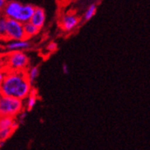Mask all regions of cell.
Listing matches in <instances>:
<instances>
[{"instance_id":"obj_18","label":"cell","mask_w":150,"mask_h":150,"mask_svg":"<svg viewBox=\"0 0 150 150\" xmlns=\"http://www.w3.org/2000/svg\"><path fill=\"white\" fill-rule=\"evenodd\" d=\"M6 4V0H0V16L1 14H2L3 12V9H4V7Z\"/></svg>"},{"instance_id":"obj_2","label":"cell","mask_w":150,"mask_h":150,"mask_svg":"<svg viewBox=\"0 0 150 150\" xmlns=\"http://www.w3.org/2000/svg\"><path fill=\"white\" fill-rule=\"evenodd\" d=\"M35 8L32 5H24L17 1H9L6 2L2 13L7 19L16 20L25 24L30 21Z\"/></svg>"},{"instance_id":"obj_17","label":"cell","mask_w":150,"mask_h":150,"mask_svg":"<svg viewBox=\"0 0 150 150\" xmlns=\"http://www.w3.org/2000/svg\"><path fill=\"white\" fill-rule=\"evenodd\" d=\"M18 115L19 116V121L20 122H22V121L26 118V117H27V112L22 111V112H20Z\"/></svg>"},{"instance_id":"obj_15","label":"cell","mask_w":150,"mask_h":150,"mask_svg":"<svg viewBox=\"0 0 150 150\" xmlns=\"http://www.w3.org/2000/svg\"><path fill=\"white\" fill-rule=\"evenodd\" d=\"M13 132L14 130L12 128L0 129V141H6L13 133Z\"/></svg>"},{"instance_id":"obj_14","label":"cell","mask_w":150,"mask_h":150,"mask_svg":"<svg viewBox=\"0 0 150 150\" xmlns=\"http://www.w3.org/2000/svg\"><path fill=\"white\" fill-rule=\"evenodd\" d=\"M6 22L7 18L4 16H0V38H6Z\"/></svg>"},{"instance_id":"obj_13","label":"cell","mask_w":150,"mask_h":150,"mask_svg":"<svg viewBox=\"0 0 150 150\" xmlns=\"http://www.w3.org/2000/svg\"><path fill=\"white\" fill-rule=\"evenodd\" d=\"M96 11H97V6L95 4H91V6L87 8V9L86 10V12L84 13V16H83V18H84L85 21H89L90 19L92 18L93 16L96 13Z\"/></svg>"},{"instance_id":"obj_20","label":"cell","mask_w":150,"mask_h":150,"mask_svg":"<svg viewBox=\"0 0 150 150\" xmlns=\"http://www.w3.org/2000/svg\"><path fill=\"white\" fill-rule=\"evenodd\" d=\"M62 71H63V73L64 74H69V67L66 64H64L62 65Z\"/></svg>"},{"instance_id":"obj_4","label":"cell","mask_w":150,"mask_h":150,"mask_svg":"<svg viewBox=\"0 0 150 150\" xmlns=\"http://www.w3.org/2000/svg\"><path fill=\"white\" fill-rule=\"evenodd\" d=\"M8 64L12 71H25L29 64V58L22 51L12 52L8 55Z\"/></svg>"},{"instance_id":"obj_9","label":"cell","mask_w":150,"mask_h":150,"mask_svg":"<svg viewBox=\"0 0 150 150\" xmlns=\"http://www.w3.org/2000/svg\"><path fill=\"white\" fill-rule=\"evenodd\" d=\"M23 27L26 39H29L31 38L35 37L40 32V28H37L30 22L23 24Z\"/></svg>"},{"instance_id":"obj_21","label":"cell","mask_w":150,"mask_h":150,"mask_svg":"<svg viewBox=\"0 0 150 150\" xmlns=\"http://www.w3.org/2000/svg\"><path fill=\"white\" fill-rule=\"evenodd\" d=\"M1 60H2V57H0V62H1Z\"/></svg>"},{"instance_id":"obj_12","label":"cell","mask_w":150,"mask_h":150,"mask_svg":"<svg viewBox=\"0 0 150 150\" xmlns=\"http://www.w3.org/2000/svg\"><path fill=\"white\" fill-rule=\"evenodd\" d=\"M15 120L13 117H2L0 118V129L12 128Z\"/></svg>"},{"instance_id":"obj_16","label":"cell","mask_w":150,"mask_h":150,"mask_svg":"<svg viewBox=\"0 0 150 150\" xmlns=\"http://www.w3.org/2000/svg\"><path fill=\"white\" fill-rule=\"evenodd\" d=\"M57 48V44L55 42H51L47 45V49L49 52H54Z\"/></svg>"},{"instance_id":"obj_7","label":"cell","mask_w":150,"mask_h":150,"mask_svg":"<svg viewBox=\"0 0 150 150\" xmlns=\"http://www.w3.org/2000/svg\"><path fill=\"white\" fill-rule=\"evenodd\" d=\"M45 19L46 16L45 10L43 8L38 7V8H35V11H34L33 15H32L29 22L33 24L35 26H36L37 28L41 29L45 25Z\"/></svg>"},{"instance_id":"obj_10","label":"cell","mask_w":150,"mask_h":150,"mask_svg":"<svg viewBox=\"0 0 150 150\" xmlns=\"http://www.w3.org/2000/svg\"><path fill=\"white\" fill-rule=\"evenodd\" d=\"M25 72L28 82L30 83V84L32 85L34 82L35 81V80L38 78V75H39V69H38V67L37 66H33V67H30L29 69L28 70V71H25Z\"/></svg>"},{"instance_id":"obj_1","label":"cell","mask_w":150,"mask_h":150,"mask_svg":"<svg viewBox=\"0 0 150 150\" xmlns=\"http://www.w3.org/2000/svg\"><path fill=\"white\" fill-rule=\"evenodd\" d=\"M25 71H11L6 73L0 85V93L22 100L27 98L32 91V85L28 82Z\"/></svg>"},{"instance_id":"obj_5","label":"cell","mask_w":150,"mask_h":150,"mask_svg":"<svg viewBox=\"0 0 150 150\" xmlns=\"http://www.w3.org/2000/svg\"><path fill=\"white\" fill-rule=\"evenodd\" d=\"M6 38L10 41L25 40L23 24L13 19H7ZM27 40V39H26Z\"/></svg>"},{"instance_id":"obj_19","label":"cell","mask_w":150,"mask_h":150,"mask_svg":"<svg viewBox=\"0 0 150 150\" xmlns=\"http://www.w3.org/2000/svg\"><path fill=\"white\" fill-rule=\"evenodd\" d=\"M6 73L2 71V70H0V85L2 84V83L4 81L5 77H6Z\"/></svg>"},{"instance_id":"obj_6","label":"cell","mask_w":150,"mask_h":150,"mask_svg":"<svg viewBox=\"0 0 150 150\" xmlns=\"http://www.w3.org/2000/svg\"><path fill=\"white\" fill-rule=\"evenodd\" d=\"M79 18L74 14H66L62 17L61 20V28L64 32H70L74 29L79 24Z\"/></svg>"},{"instance_id":"obj_3","label":"cell","mask_w":150,"mask_h":150,"mask_svg":"<svg viewBox=\"0 0 150 150\" xmlns=\"http://www.w3.org/2000/svg\"><path fill=\"white\" fill-rule=\"evenodd\" d=\"M23 100L14 97H7L0 93V116L13 117L22 112Z\"/></svg>"},{"instance_id":"obj_11","label":"cell","mask_w":150,"mask_h":150,"mask_svg":"<svg viewBox=\"0 0 150 150\" xmlns=\"http://www.w3.org/2000/svg\"><path fill=\"white\" fill-rule=\"evenodd\" d=\"M36 103H37V93L35 90L32 89L29 95L27 97V101L25 103L26 109L28 110H31L35 107Z\"/></svg>"},{"instance_id":"obj_8","label":"cell","mask_w":150,"mask_h":150,"mask_svg":"<svg viewBox=\"0 0 150 150\" xmlns=\"http://www.w3.org/2000/svg\"><path fill=\"white\" fill-rule=\"evenodd\" d=\"M31 46H32L31 43L28 42V40L25 39L20 40V41H12L6 45V48L11 52H12L28 49Z\"/></svg>"}]
</instances>
